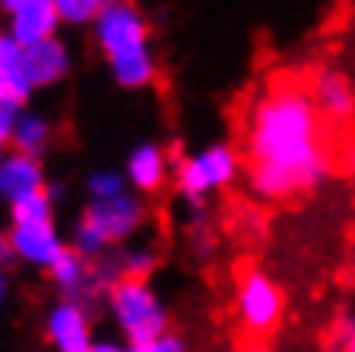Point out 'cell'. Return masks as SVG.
<instances>
[{"instance_id": "obj_28", "label": "cell", "mask_w": 355, "mask_h": 352, "mask_svg": "<svg viewBox=\"0 0 355 352\" xmlns=\"http://www.w3.org/2000/svg\"><path fill=\"white\" fill-rule=\"evenodd\" d=\"M44 188H48V195H51L55 202H58V199H62V192H65V188H62V185H55V181H51V185H44Z\"/></svg>"}, {"instance_id": "obj_23", "label": "cell", "mask_w": 355, "mask_h": 352, "mask_svg": "<svg viewBox=\"0 0 355 352\" xmlns=\"http://www.w3.org/2000/svg\"><path fill=\"white\" fill-rule=\"evenodd\" d=\"M14 120H17V110H14V106H3V103H0V147H10Z\"/></svg>"}, {"instance_id": "obj_14", "label": "cell", "mask_w": 355, "mask_h": 352, "mask_svg": "<svg viewBox=\"0 0 355 352\" xmlns=\"http://www.w3.org/2000/svg\"><path fill=\"white\" fill-rule=\"evenodd\" d=\"M7 17H10L7 21V31L21 44H35V42H42V38H51L62 28V17H58L55 0H31V3H24L21 10H14Z\"/></svg>"}, {"instance_id": "obj_3", "label": "cell", "mask_w": 355, "mask_h": 352, "mask_svg": "<svg viewBox=\"0 0 355 352\" xmlns=\"http://www.w3.org/2000/svg\"><path fill=\"white\" fill-rule=\"evenodd\" d=\"M110 315H113L116 328L123 332L130 352H150L154 339L161 332H168V325H171L168 305L140 277H120L110 287Z\"/></svg>"}, {"instance_id": "obj_13", "label": "cell", "mask_w": 355, "mask_h": 352, "mask_svg": "<svg viewBox=\"0 0 355 352\" xmlns=\"http://www.w3.org/2000/svg\"><path fill=\"white\" fill-rule=\"evenodd\" d=\"M311 92H314V103H318L321 117H328L331 124H345V120H352L355 89H352V83H349L345 72H338V69H324V72H318Z\"/></svg>"}, {"instance_id": "obj_5", "label": "cell", "mask_w": 355, "mask_h": 352, "mask_svg": "<svg viewBox=\"0 0 355 352\" xmlns=\"http://www.w3.org/2000/svg\"><path fill=\"white\" fill-rule=\"evenodd\" d=\"M284 311H287V298L270 274H263L260 267L239 274V280H236V318L250 335H257V339L273 335L284 321Z\"/></svg>"}, {"instance_id": "obj_19", "label": "cell", "mask_w": 355, "mask_h": 352, "mask_svg": "<svg viewBox=\"0 0 355 352\" xmlns=\"http://www.w3.org/2000/svg\"><path fill=\"white\" fill-rule=\"evenodd\" d=\"M69 246L76 250V253H83L86 260H99L103 253H110V243L103 240V233L96 229V226H89L86 219H79L72 226V240H69Z\"/></svg>"}, {"instance_id": "obj_16", "label": "cell", "mask_w": 355, "mask_h": 352, "mask_svg": "<svg viewBox=\"0 0 355 352\" xmlns=\"http://www.w3.org/2000/svg\"><path fill=\"white\" fill-rule=\"evenodd\" d=\"M10 147L44 158V151L51 147V124L44 120L42 113H35V110H17L14 133H10Z\"/></svg>"}, {"instance_id": "obj_7", "label": "cell", "mask_w": 355, "mask_h": 352, "mask_svg": "<svg viewBox=\"0 0 355 352\" xmlns=\"http://www.w3.org/2000/svg\"><path fill=\"white\" fill-rule=\"evenodd\" d=\"M10 257L28 267L48 270L62 253H65V240L55 229V219L48 222H10Z\"/></svg>"}, {"instance_id": "obj_29", "label": "cell", "mask_w": 355, "mask_h": 352, "mask_svg": "<svg viewBox=\"0 0 355 352\" xmlns=\"http://www.w3.org/2000/svg\"><path fill=\"white\" fill-rule=\"evenodd\" d=\"M3 298H7V284H3V277H0V305H3Z\"/></svg>"}, {"instance_id": "obj_22", "label": "cell", "mask_w": 355, "mask_h": 352, "mask_svg": "<svg viewBox=\"0 0 355 352\" xmlns=\"http://www.w3.org/2000/svg\"><path fill=\"white\" fill-rule=\"evenodd\" d=\"M331 346L335 349L355 352V315H342L331 328Z\"/></svg>"}, {"instance_id": "obj_18", "label": "cell", "mask_w": 355, "mask_h": 352, "mask_svg": "<svg viewBox=\"0 0 355 352\" xmlns=\"http://www.w3.org/2000/svg\"><path fill=\"white\" fill-rule=\"evenodd\" d=\"M106 3H110V0H55L58 17H62V24H69V28H92V21L99 17V10H103Z\"/></svg>"}, {"instance_id": "obj_15", "label": "cell", "mask_w": 355, "mask_h": 352, "mask_svg": "<svg viewBox=\"0 0 355 352\" xmlns=\"http://www.w3.org/2000/svg\"><path fill=\"white\" fill-rule=\"evenodd\" d=\"M48 277H51V284H55L65 298L86 301L92 291H99V284H96V277H92V260H86L83 253H76L72 246H65V253L48 267Z\"/></svg>"}, {"instance_id": "obj_24", "label": "cell", "mask_w": 355, "mask_h": 352, "mask_svg": "<svg viewBox=\"0 0 355 352\" xmlns=\"http://www.w3.org/2000/svg\"><path fill=\"white\" fill-rule=\"evenodd\" d=\"M150 352H184V339H181V335H175V332L168 328V332H161V335L154 339Z\"/></svg>"}, {"instance_id": "obj_10", "label": "cell", "mask_w": 355, "mask_h": 352, "mask_svg": "<svg viewBox=\"0 0 355 352\" xmlns=\"http://www.w3.org/2000/svg\"><path fill=\"white\" fill-rule=\"evenodd\" d=\"M123 171H127V181H130V188L137 195H154V192H161V188L168 185V178H171V158H168V151H164L161 144L140 140L130 154H127Z\"/></svg>"}, {"instance_id": "obj_17", "label": "cell", "mask_w": 355, "mask_h": 352, "mask_svg": "<svg viewBox=\"0 0 355 352\" xmlns=\"http://www.w3.org/2000/svg\"><path fill=\"white\" fill-rule=\"evenodd\" d=\"M51 216H55V199L48 195V188L28 192L10 202V222H48Z\"/></svg>"}, {"instance_id": "obj_8", "label": "cell", "mask_w": 355, "mask_h": 352, "mask_svg": "<svg viewBox=\"0 0 355 352\" xmlns=\"http://www.w3.org/2000/svg\"><path fill=\"white\" fill-rule=\"evenodd\" d=\"M44 339L58 352H92V318L86 301L62 298L44 318Z\"/></svg>"}, {"instance_id": "obj_6", "label": "cell", "mask_w": 355, "mask_h": 352, "mask_svg": "<svg viewBox=\"0 0 355 352\" xmlns=\"http://www.w3.org/2000/svg\"><path fill=\"white\" fill-rule=\"evenodd\" d=\"M83 219L89 226H96L103 233V240L110 246L130 240L133 233L147 222V206L140 202L137 192H120V195H110V199H89L86 209H83Z\"/></svg>"}, {"instance_id": "obj_2", "label": "cell", "mask_w": 355, "mask_h": 352, "mask_svg": "<svg viewBox=\"0 0 355 352\" xmlns=\"http://www.w3.org/2000/svg\"><path fill=\"white\" fill-rule=\"evenodd\" d=\"M92 38L103 51L110 76L120 89H147L157 79V58L150 48V24L130 0H110L92 21Z\"/></svg>"}, {"instance_id": "obj_25", "label": "cell", "mask_w": 355, "mask_h": 352, "mask_svg": "<svg viewBox=\"0 0 355 352\" xmlns=\"http://www.w3.org/2000/svg\"><path fill=\"white\" fill-rule=\"evenodd\" d=\"M127 349V342H96L92 339V352H123Z\"/></svg>"}, {"instance_id": "obj_4", "label": "cell", "mask_w": 355, "mask_h": 352, "mask_svg": "<svg viewBox=\"0 0 355 352\" xmlns=\"http://www.w3.org/2000/svg\"><path fill=\"white\" fill-rule=\"evenodd\" d=\"M239 168H243V161L232 144H209L178 165V192L184 202L198 206L202 199L229 188L239 178Z\"/></svg>"}, {"instance_id": "obj_30", "label": "cell", "mask_w": 355, "mask_h": 352, "mask_svg": "<svg viewBox=\"0 0 355 352\" xmlns=\"http://www.w3.org/2000/svg\"><path fill=\"white\" fill-rule=\"evenodd\" d=\"M0 161H3V147H0Z\"/></svg>"}, {"instance_id": "obj_1", "label": "cell", "mask_w": 355, "mask_h": 352, "mask_svg": "<svg viewBox=\"0 0 355 352\" xmlns=\"http://www.w3.org/2000/svg\"><path fill=\"white\" fill-rule=\"evenodd\" d=\"M250 192L263 202L294 199L321 185L331 161L314 92L297 83L270 86L246 117Z\"/></svg>"}, {"instance_id": "obj_27", "label": "cell", "mask_w": 355, "mask_h": 352, "mask_svg": "<svg viewBox=\"0 0 355 352\" xmlns=\"http://www.w3.org/2000/svg\"><path fill=\"white\" fill-rule=\"evenodd\" d=\"M24 3H31V0H0V10H7V14H14V10H21Z\"/></svg>"}, {"instance_id": "obj_26", "label": "cell", "mask_w": 355, "mask_h": 352, "mask_svg": "<svg viewBox=\"0 0 355 352\" xmlns=\"http://www.w3.org/2000/svg\"><path fill=\"white\" fill-rule=\"evenodd\" d=\"M7 260H10V240L0 233V270H3V264H7Z\"/></svg>"}, {"instance_id": "obj_12", "label": "cell", "mask_w": 355, "mask_h": 352, "mask_svg": "<svg viewBox=\"0 0 355 352\" xmlns=\"http://www.w3.org/2000/svg\"><path fill=\"white\" fill-rule=\"evenodd\" d=\"M48 185L44 175V165L38 154H28V151H3V161H0V199L10 206L14 199L28 195V192H38Z\"/></svg>"}, {"instance_id": "obj_9", "label": "cell", "mask_w": 355, "mask_h": 352, "mask_svg": "<svg viewBox=\"0 0 355 352\" xmlns=\"http://www.w3.org/2000/svg\"><path fill=\"white\" fill-rule=\"evenodd\" d=\"M24 69L35 89H51L72 72V51L58 35L24 44Z\"/></svg>"}, {"instance_id": "obj_21", "label": "cell", "mask_w": 355, "mask_h": 352, "mask_svg": "<svg viewBox=\"0 0 355 352\" xmlns=\"http://www.w3.org/2000/svg\"><path fill=\"white\" fill-rule=\"evenodd\" d=\"M120 267H123V277L150 280V274L157 270V253H154L150 246H130V250H123Z\"/></svg>"}, {"instance_id": "obj_20", "label": "cell", "mask_w": 355, "mask_h": 352, "mask_svg": "<svg viewBox=\"0 0 355 352\" xmlns=\"http://www.w3.org/2000/svg\"><path fill=\"white\" fill-rule=\"evenodd\" d=\"M127 188H130L127 171H116V168H99V171H89L86 175L89 199H110V195H120Z\"/></svg>"}, {"instance_id": "obj_11", "label": "cell", "mask_w": 355, "mask_h": 352, "mask_svg": "<svg viewBox=\"0 0 355 352\" xmlns=\"http://www.w3.org/2000/svg\"><path fill=\"white\" fill-rule=\"evenodd\" d=\"M31 92H35V86H31L28 69H24V44L10 31H0V103L24 110Z\"/></svg>"}]
</instances>
